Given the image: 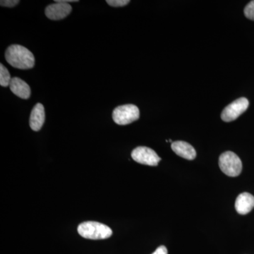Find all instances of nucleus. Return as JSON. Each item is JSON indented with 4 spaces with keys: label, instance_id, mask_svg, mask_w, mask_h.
Wrapping results in <instances>:
<instances>
[{
    "label": "nucleus",
    "instance_id": "1",
    "mask_svg": "<svg viewBox=\"0 0 254 254\" xmlns=\"http://www.w3.org/2000/svg\"><path fill=\"white\" fill-rule=\"evenodd\" d=\"M5 59L13 67L18 69H30L34 66L35 58L33 53L20 45H11L5 52Z\"/></svg>",
    "mask_w": 254,
    "mask_h": 254
},
{
    "label": "nucleus",
    "instance_id": "2",
    "mask_svg": "<svg viewBox=\"0 0 254 254\" xmlns=\"http://www.w3.org/2000/svg\"><path fill=\"white\" fill-rule=\"evenodd\" d=\"M78 232L83 238L92 240H106L113 235L108 225L94 221L82 222L78 225Z\"/></svg>",
    "mask_w": 254,
    "mask_h": 254
},
{
    "label": "nucleus",
    "instance_id": "3",
    "mask_svg": "<svg viewBox=\"0 0 254 254\" xmlns=\"http://www.w3.org/2000/svg\"><path fill=\"white\" fill-rule=\"evenodd\" d=\"M219 166L222 173L229 177H237L242 173V160L233 152L227 151L220 155Z\"/></svg>",
    "mask_w": 254,
    "mask_h": 254
},
{
    "label": "nucleus",
    "instance_id": "4",
    "mask_svg": "<svg viewBox=\"0 0 254 254\" xmlns=\"http://www.w3.org/2000/svg\"><path fill=\"white\" fill-rule=\"evenodd\" d=\"M140 118L138 107L134 105H121L113 110V119L119 125H129Z\"/></svg>",
    "mask_w": 254,
    "mask_h": 254
},
{
    "label": "nucleus",
    "instance_id": "5",
    "mask_svg": "<svg viewBox=\"0 0 254 254\" xmlns=\"http://www.w3.org/2000/svg\"><path fill=\"white\" fill-rule=\"evenodd\" d=\"M249 100L246 98H240L227 105L221 114V118L224 122L230 123L234 121L245 113L249 108Z\"/></svg>",
    "mask_w": 254,
    "mask_h": 254
},
{
    "label": "nucleus",
    "instance_id": "6",
    "mask_svg": "<svg viewBox=\"0 0 254 254\" xmlns=\"http://www.w3.org/2000/svg\"><path fill=\"white\" fill-rule=\"evenodd\" d=\"M131 157L136 163L148 166H157L161 158L151 148L148 147H137L131 152Z\"/></svg>",
    "mask_w": 254,
    "mask_h": 254
},
{
    "label": "nucleus",
    "instance_id": "7",
    "mask_svg": "<svg viewBox=\"0 0 254 254\" xmlns=\"http://www.w3.org/2000/svg\"><path fill=\"white\" fill-rule=\"evenodd\" d=\"M72 11L71 5L66 3H54L48 5L46 9L47 17L54 21L64 19Z\"/></svg>",
    "mask_w": 254,
    "mask_h": 254
},
{
    "label": "nucleus",
    "instance_id": "8",
    "mask_svg": "<svg viewBox=\"0 0 254 254\" xmlns=\"http://www.w3.org/2000/svg\"><path fill=\"white\" fill-rule=\"evenodd\" d=\"M46 120L44 106L41 103H37L32 110L29 124L31 129L38 131L41 129Z\"/></svg>",
    "mask_w": 254,
    "mask_h": 254
},
{
    "label": "nucleus",
    "instance_id": "9",
    "mask_svg": "<svg viewBox=\"0 0 254 254\" xmlns=\"http://www.w3.org/2000/svg\"><path fill=\"white\" fill-rule=\"evenodd\" d=\"M254 208V196L250 193L245 192L237 197L235 201V209L240 215H246Z\"/></svg>",
    "mask_w": 254,
    "mask_h": 254
},
{
    "label": "nucleus",
    "instance_id": "10",
    "mask_svg": "<svg viewBox=\"0 0 254 254\" xmlns=\"http://www.w3.org/2000/svg\"><path fill=\"white\" fill-rule=\"evenodd\" d=\"M172 149L179 156L187 160H194L196 152L191 145L185 141H177L172 143Z\"/></svg>",
    "mask_w": 254,
    "mask_h": 254
},
{
    "label": "nucleus",
    "instance_id": "11",
    "mask_svg": "<svg viewBox=\"0 0 254 254\" xmlns=\"http://www.w3.org/2000/svg\"><path fill=\"white\" fill-rule=\"evenodd\" d=\"M11 92L22 99H28L31 96V88L26 82L23 81L20 78L14 77L11 78L9 85Z\"/></svg>",
    "mask_w": 254,
    "mask_h": 254
},
{
    "label": "nucleus",
    "instance_id": "12",
    "mask_svg": "<svg viewBox=\"0 0 254 254\" xmlns=\"http://www.w3.org/2000/svg\"><path fill=\"white\" fill-rule=\"evenodd\" d=\"M11 78L9 71L2 64H0V85L2 87L9 86Z\"/></svg>",
    "mask_w": 254,
    "mask_h": 254
},
{
    "label": "nucleus",
    "instance_id": "13",
    "mask_svg": "<svg viewBox=\"0 0 254 254\" xmlns=\"http://www.w3.org/2000/svg\"><path fill=\"white\" fill-rule=\"evenodd\" d=\"M246 17L249 19L254 21V1H250L247 6H245V10H244Z\"/></svg>",
    "mask_w": 254,
    "mask_h": 254
},
{
    "label": "nucleus",
    "instance_id": "14",
    "mask_svg": "<svg viewBox=\"0 0 254 254\" xmlns=\"http://www.w3.org/2000/svg\"><path fill=\"white\" fill-rule=\"evenodd\" d=\"M106 2L114 7L125 6L130 2L129 0H107Z\"/></svg>",
    "mask_w": 254,
    "mask_h": 254
},
{
    "label": "nucleus",
    "instance_id": "15",
    "mask_svg": "<svg viewBox=\"0 0 254 254\" xmlns=\"http://www.w3.org/2000/svg\"><path fill=\"white\" fill-rule=\"evenodd\" d=\"M20 1L18 0H1L0 1V4L1 6H5V7H14L18 4Z\"/></svg>",
    "mask_w": 254,
    "mask_h": 254
},
{
    "label": "nucleus",
    "instance_id": "16",
    "mask_svg": "<svg viewBox=\"0 0 254 254\" xmlns=\"http://www.w3.org/2000/svg\"><path fill=\"white\" fill-rule=\"evenodd\" d=\"M152 254H168V250L165 246H160Z\"/></svg>",
    "mask_w": 254,
    "mask_h": 254
},
{
    "label": "nucleus",
    "instance_id": "17",
    "mask_svg": "<svg viewBox=\"0 0 254 254\" xmlns=\"http://www.w3.org/2000/svg\"><path fill=\"white\" fill-rule=\"evenodd\" d=\"M78 0H55V2L68 4V2H78Z\"/></svg>",
    "mask_w": 254,
    "mask_h": 254
}]
</instances>
